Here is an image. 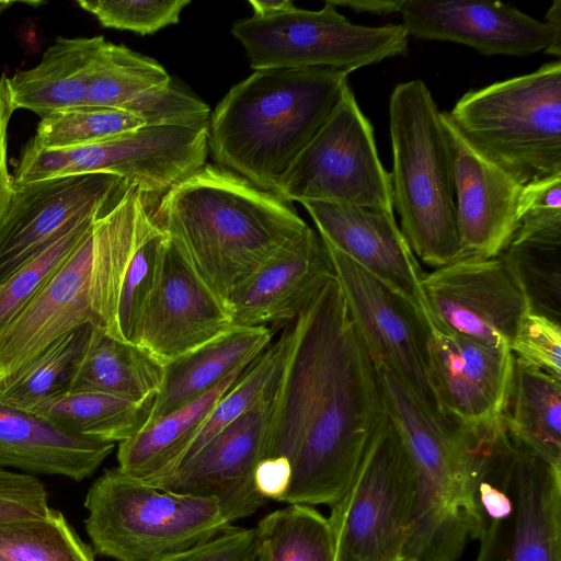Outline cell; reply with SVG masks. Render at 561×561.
<instances>
[{"instance_id":"obj_1","label":"cell","mask_w":561,"mask_h":561,"mask_svg":"<svg viewBox=\"0 0 561 561\" xmlns=\"http://www.w3.org/2000/svg\"><path fill=\"white\" fill-rule=\"evenodd\" d=\"M285 354L271 399L264 458L291 469L279 502L332 507L346 493L386 415L378 375L336 277L283 332Z\"/></svg>"},{"instance_id":"obj_2","label":"cell","mask_w":561,"mask_h":561,"mask_svg":"<svg viewBox=\"0 0 561 561\" xmlns=\"http://www.w3.org/2000/svg\"><path fill=\"white\" fill-rule=\"evenodd\" d=\"M152 217L226 306L240 284L309 227L291 203L208 163L165 192Z\"/></svg>"},{"instance_id":"obj_3","label":"cell","mask_w":561,"mask_h":561,"mask_svg":"<svg viewBox=\"0 0 561 561\" xmlns=\"http://www.w3.org/2000/svg\"><path fill=\"white\" fill-rule=\"evenodd\" d=\"M347 78L331 68L254 71L230 88L209 118L215 161L273 192L334 108Z\"/></svg>"},{"instance_id":"obj_4","label":"cell","mask_w":561,"mask_h":561,"mask_svg":"<svg viewBox=\"0 0 561 561\" xmlns=\"http://www.w3.org/2000/svg\"><path fill=\"white\" fill-rule=\"evenodd\" d=\"M150 211L127 184L28 305L0 331L2 380L56 337L90 324L117 337L124 276Z\"/></svg>"},{"instance_id":"obj_5","label":"cell","mask_w":561,"mask_h":561,"mask_svg":"<svg viewBox=\"0 0 561 561\" xmlns=\"http://www.w3.org/2000/svg\"><path fill=\"white\" fill-rule=\"evenodd\" d=\"M375 368L386 414L415 473L416 495L404 557L456 561L479 533L470 430L437 417L385 367Z\"/></svg>"},{"instance_id":"obj_6","label":"cell","mask_w":561,"mask_h":561,"mask_svg":"<svg viewBox=\"0 0 561 561\" xmlns=\"http://www.w3.org/2000/svg\"><path fill=\"white\" fill-rule=\"evenodd\" d=\"M472 472L476 561H561V468L499 422L476 434Z\"/></svg>"},{"instance_id":"obj_7","label":"cell","mask_w":561,"mask_h":561,"mask_svg":"<svg viewBox=\"0 0 561 561\" xmlns=\"http://www.w3.org/2000/svg\"><path fill=\"white\" fill-rule=\"evenodd\" d=\"M392 206L413 254L435 268L463 256L451 162L440 111L421 79L389 99Z\"/></svg>"},{"instance_id":"obj_8","label":"cell","mask_w":561,"mask_h":561,"mask_svg":"<svg viewBox=\"0 0 561 561\" xmlns=\"http://www.w3.org/2000/svg\"><path fill=\"white\" fill-rule=\"evenodd\" d=\"M84 506L94 551L115 561H168L231 526L215 499L154 488L118 467L91 484Z\"/></svg>"},{"instance_id":"obj_9","label":"cell","mask_w":561,"mask_h":561,"mask_svg":"<svg viewBox=\"0 0 561 561\" xmlns=\"http://www.w3.org/2000/svg\"><path fill=\"white\" fill-rule=\"evenodd\" d=\"M462 136L520 184L561 173V62L469 90L447 113Z\"/></svg>"},{"instance_id":"obj_10","label":"cell","mask_w":561,"mask_h":561,"mask_svg":"<svg viewBox=\"0 0 561 561\" xmlns=\"http://www.w3.org/2000/svg\"><path fill=\"white\" fill-rule=\"evenodd\" d=\"M249 4L253 14L236 21L231 33L254 71L331 68L350 75L409 50L402 24H355L329 0L316 11L289 0H249Z\"/></svg>"},{"instance_id":"obj_11","label":"cell","mask_w":561,"mask_h":561,"mask_svg":"<svg viewBox=\"0 0 561 561\" xmlns=\"http://www.w3.org/2000/svg\"><path fill=\"white\" fill-rule=\"evenodd\" d=\"M209 123L145 125L90 145L46 149L30 139L12 174L13 186L48 179L110 173L141 193L163 195L206 164Z\"/></svg>"},{"instance_id":"obj_12","label":"cell","mask_w":561,"mask_h":561,"mask_svg":"<svg viewBox=\"0 0 561 561\" xmlns=\"http://www.w3.org/2000/svg\"><path fill=\"white\" fill-rule=\"evenodd\" d=\"M415 473L386 414L344 496L331 507L336 561H402L410 539Z\"/></svg>"},{"instance_id":"obj_13","label":"cell","mask_w":561,"mask_h":561,"mask_svg":"<svg viewBox=\"0 0 561 561\" xmlns=\"http://www.w3.org/2000/svg\"><path fill=\"white\" fill-rule=\"evenodd\" d=\"M273 193L289 203L333 202L394 215L390 174L350 83Z\"/></svg>"},{"instance_id":"obj_14","label":"cell","mask_w":561,"mask_h":561,"mask_svg":"<svg viewBox=\"0 0 561 561\" xmlns=\"http://www.w3.org/2000/svg\"><path fill=\"white\" fill-rule=\"evenodd\" d=\"M323 243L351 320L374 365L385 367L430 412L446 421L431 379L430 320L403 295L341 251Z\"/></svg>"},{"instance_id":"obj_15","label":"cell","mask_w":561,"mask_h":561,"mask_svg":"<svg viewBox=\"0 0 561 561\" xmlns=\"http://www.w3.org/2000/svg\"><path fill=\"white\" fill-rule=\"evenodd\" d=\"M127 183L110 173L59 176L13 186L0 228V282L75 225L106 213Z\"/></svg>"},{"instance_id":"obj_16","label":"cell","mask_w":561,"mask_h":561,"mask_svg":"<svg viewBox=\"0 0 561 561\" xmlns=\"http://www.w3.org/2000/svg\"><path fill=\"white\" fill-rule=\"evenodd\" d=\"M422 287L433 322L477 340L510 344L529 312L525 294L502 254L463 255L425 274Z\"/></svg>"},{"instance_id":"obj_17","label":"cell","mask_w":561,"mask_h":561,"mask_svg":"<svg viewBox=\"0 0 561 561\" xmlns=\"http://www.w3.org/2000/svg\"><path fill=\"white\" fill-rule=\"evenodd\" d=\"M515 356L508 344L491 343L430 324L428 363L443 417L476 426L501 417Z\"/></svg>"},{"instance_id":"obj_18","label":"cell","mask_w":561,"mask_h":561,"mask_svg":"<svg viewBox=\"0 0 561 561\" xmlns=\"http://www.w3.org/2000/svg\"><path fill=\"white\" fill-rule=\"evenodd\" d=\"M399 13L416 39L453 42L486 56L561 55V34L499 1L402 0Z\"/></svg>"},{"instance_id":"obj_19","label":"cell","mask_w":561,"mask_h":561,"mask_svg":"<svg viewBox=\"0 0 561 561\" xmlns=\"http://www.w3.org/2000/svg\"><path fill=\"white\" fill-rule=\"evenodd\" d=\"M271 400L237 419L154 488L215 499L229 524L255 513L266 499L254 472L264 456Z\"/></svg>"},{"instance_id":"obj_20","label":"cell","mask_w":561,"mask_h":561,"mask_svg":"<svg viewBox=\"0 0 561 561\" xmlns=\"http://www.w3.org/2000/svg\"><path fill=\"white\" fill-rule=\"evenodd\" d=\"M448 145L457 227L465 255L494 257L518 227L523 184L476 149L440 112Z\"/></svg>"},{"instance_id":"obj_21","label":"cell","mask_w":561,"mask_h":561,"mask_svg":"<svg viewBox=\"0 0 561 561\" xmlns=\"http://www.w3.org/2000/svg\"><path fill=\"white\" fill-rule=\"evenodd\" d=\"M231 327L226 304L169 240L158 285L141 322L138 345L164 365Z\"/></svg>"},{"instance_id":"obj_22","label":"cell","mask_w":561,"mask_h":561,"mask_svg":"<svg viewBox=\"0 0 561 561\" xmlns=\"http://www.w3.org/2000/svg\"><path fill=\"white\" fill-rule=\"evenodd\" d=\"M300 204L311 216L323 242L403 295L433 322L422 287L425 273L394 215L333 202Z\"/></svg>"},{"instance_id":"obj_23","label":"cell","mask_w":561,"mask_h":561,"mask_svg":"<svg viewBox=\"0 0 561 561\" xmlns=\"http://www.w3.org/2000/svg\"><path fill=\"white\" fill-rule=\"evenodd\" d=\"M334 276L321 237L308 227L233 290L227 301L232 325L291 322Z\"/></svg>"},{"instance_id":"obj_24","label":"cell","mask_w":561,"mask_h":561,"mask_svg":"<svg viewBox=\"0 0 561 561\" xmlns=\"http://www.w3.org/2000/svg\"><path fill=\"white\" fill-rule=\"evenodd\" d=\"M115 444L71 435L26 411L0 403V468L26 474L91 477Z\"/></svg>"},{"instance_id":"obj_25","label":"cell","mask_w":561,"mask_h":561,"mask_svg":"<svg viewBox=\"0 0 561 561\" xmlns=\"http://www.w3.org/2000/svg\"><path fill=\"white\" fill-rule=\"evenodd\" d=\"M271 339L266 327L232 325L206 344L165 363L149 422L194 401L240 366L250 365Z\"/></svg>"},{"instance_id":"obj_26","label":"cell","mask_w":561,"mask_h":561,"mask_svg":"<svg viewBox=\"0 0 561 561\" xmlns=\"http://www.w3.org/2000/svg\"><path fill=\"white\" fill-rule=\"evenodd\" d=\"M250 365L240 366L208 392L149 422L133 437L119 443L118 468L148 483L172 473L216 403L241 378Z\"/></svg>"},{"instance_id":"obj_27","label":"cell","mask_w":561,"mask_h":561,"mask_svg":"<svg viewBox=\"0 0 561 561\" xmlns=\"http://www.w3.org/2000/svg\"><path fill=\"white\" fill-rule=\"evenodd\" d=\"M105 42L103 36L57 37L35 67L8 78L14 108L44 117L87 104L91 67Z\"/></svg>"},{"instance_id":"obj_28","label":"cell","mask_w":561,"mask_h":561,"mask_svg":"<svg viewBox=\"0 0 561 561\" xmlns=\"http://www.w3.org/2000/svg\"><path fill=\"white\" fill-rule=\"evenodd\" d=\"M162 378L163 364L145 348L92 327L72 367L67 389L144 402L156 397Z\"/></svg>"},{"instance_id":"obj_29","label":"cell","mask_w":561,"mask_h":561,"mask_svg":"<svg viewBox=\"0 0 561 561\" xmlns=\"http://www.w3.org/2000/svg\"><path fill=\"white\" fill-rule=\"evenodd\" d=\"M153 400L135 402L107 393L66 388L23 411L71 435L119 444L146 426Z\"/></svg>"},{"instance_id":"obj_30","label":"cell","mask_w":561,"mask_h":561,"mask_svg":"<svg viewBox=\"0 0 561 561\" xmlns=\"http://www.w3.org/2000/svg\"><path fill=\"white\" fill-rule=\"evenodd\" d=\"M501 416L513 436L561 468V379L515 357Z\"/></svg>"},{"instance_id":"obj_31","label":"cell","mask_w":561,"mask_h":561,"mask_svg":"<svg viewBox=\"0 0 561 561\" xmlns=\"http://www.w3.org/2000/svg\"><path fill=\"white\" fill-rule=\"evenodd\" d=\"M501 254L525 294L529 312L560 323L561 227L517 229Z\"/></svg>"},{"instance_id":"obj_32","label":"cell","mask_w":561,"mask_h":561,"mask_svg":"<svg viewBox=\"0 0 561 561\" xmlns=\"http://www.w3.org/2000/svg\"><path fill=\"white\" fill-rule=\"evenodd\" d=\"M257 561H336L329 517L305 504H288L259 520Z\"/></svg>"},{"instance_id":"obj_33","label":"cell","mask_w":561,"mask_h":561,"mask_svg":"<svg viewBox=\"0 0 561 561\" xmlns=\"http://www.w3.org/2000/svg\"><path fill=\"white\" fill-rule=\"evenodd\" d=\"M85 324L53 340L27 363L0 381V403L26 410L67 388L72 367L90 336Z\"/></svg>"},{"instance_id":"obj_34","label":"cell","mask_w":561,"mask_h":561,"mask_svg":"<svg viewBox=\"0 0 561 561\" xmlns=\"http://www.w3.org/2000/svg\"><path fill=\"white\" fill-rule=\"evenodd\" d=\"M171 84L154 59L105 42L90 71L87 104L122 108L139 95Z\"/></svg>"},{"instance_id":"obj_35","label":"cell","mask_w":561,"mask_h":561,"mask_svg":"<svg viewBox=\"0 0 561 561\" xmlns=\"http://www.w3.org/2000/svg\"><path fill=\"white\" fill-rule=\"evenodd\" d=\"M284 354L285 340L282 334L255 358L241 378L219 399L173 472L227 425L272 399L282 371Z\"/></svg>"},{"instance_id":"obj_36","label":"cell","mask_w":561,"mask_h":561,"mask_svg":"<svg viewBox=\"0 0 561 561\" xmlns=\"http://www.w3.org/2000/svg\"><path fill=\"white\" fill-rule=\"evenodd\" d=\"M169 239L154 221L146 219L122 284L117 309V337L139 344L141 322L158 285Z\"/></svg>"},{"instance_id":"obj_37","label":"cell","mask_w":561,"mask_h":561,"mask_svg":"<svg viewBox=\"0 0 561 561\" xmlns=\"http://www.w3.org/2000/svg\"><path fill=\"white\" fill-rule=\"evenodd\" d=\"M0 561H94L88 547L55 510L44 517L0 523Z\"/></svg>"},{"instance_id":"obj_38","label":"cell","mask_w":561,"mask_h":561,"mask_svg":"<svg viewBox=\"0 0 561 561\" xmlns=\"http://www.w3.org/2000/svg\"><path fill=\"white\" fill-rule=\"evenodd\" d=\"M145 126L130 112L83 104L53 112L42 117L31 138L46 149H65L102 141Z\"/></svg>"},{"instance_id":"obj_39","label":"cell","mask_w":561,"mask_h":561,"mask_svg":"<svg viewBox=\"0 0 561 561\" xmlns=\"http://www.w3.org/2000/svg\"><path fill=\"white\" fill-rule=\"evenodd\" d=\"M102 216V215H101ZM100 217V216H99ZM83 220L0 282V331L41 291L99 218Z\"/></svg>"},{"instance_id":"obj_40","label":"cell","mask_w":561,"mask_h":561,"mask_svg":"<svg viewBox=\"0 0 561 561\" xmlns=\"http://www.w3.org/2000/svg\"><path fill=\"white\" fill-rule=\"evenodd\" d=\"M190 3V0L78 1L102 26L140 35L154 34L179 23L181 12Z\"/></svg>"},{"instance_id":"obj_41","label":"cell","mask_w":561,"mask_h":561,"mask_svg":"<svg viewBox=\"0 0 561 561\" xmlns=\"http://www.w3.org/2000/svg\"><path fill=\"white\" fill-rule=\"evenodd\" d=\"M145 125L194 126L209 123V106L171 84L152 89L125 104Z\"/></svg>"},{"instance_id":"obj_42","label":"cell","mask_w":561,"mask_h":561,"mask_svg":"<svg viewBox=\"0 0 561 561\" xmlns=\"http://www.w3.org/2000/svg\"><path fill=\"white\" fill-rule=\"evenodd\" d=\"M513 355L561 379V325L527 312L508 344Z\"/></svg>"},{"instance_id":"obj_43","label":"cell","mask_w":561,"mask_h":561,"mask_svg":"<svg viewBox=\"0 0 561 561\" xmlns=\"http://www.w3.org/2000/svg\"><path fill=\"white\" fill-rule=\"evenodd\" d=\"M50 510L41 480L0 468V523L44 517Z\"/></svg>"},{"instance_id":"obj_44","label":"cell","mask_w":561,"mask_h":561,"mask_svg":"<svg viewBox=\"0 0 561 561\" xmlns=\"http://www.w3.org/2000/svg\"><path fill=\"white\" fill-rule=\"evenodd\" d=\"M556 227H561V173L525 184L518 203L517 229Z\"/></svg>"},{"instance_id":"obj_45","label":"cell","mask_w":561,"mask_h":561,"mask_svg":"<svg viewBox=\"0 0 561 561\" xmlns=\"http://www.w3.org/2000/svg\"><path fill=\"white\" fill-rule=\"evenodd\" d=\"M255 528L230 526L213 539L168 561H257Z\"/></svg>"},{"instance_id":"obj_46","label":"cell","mask_w":561,"mask_h":561,"mask_svg":"<svg viewBox=\"0 0 561 561\" xmlns=\"http://www.w3.org/2000/svg\"><path fill=\"white\" fill-rule=\"evenodd\" d=\"M15 111L8 84V77H0V228L13 193V179L9 172L8 129Z\"/></svg>"},{"instance_id":"obj_47","label":"cell","mask_w":561,"mask_h":561,"mask_svg":"<svg viewBox=\"0 0 561 561\" xmlns=\"http://www.w3.org/2000/svg\"><path fill=\"white\" fill-rule=\"evenodd\" d=\"M291 477L289 462L284 458H264L256 466L254 482L265 499L279 501L286 493Z\"/></svg>"},{"instance_id":"obj_48","label":"cell","mask_w":561,"mask_h":561,"mask_svg":"<svg viewBox=\"0 0 561 561\" xmlns=\"http://www.w3.org/2000/svg\"><path fill=\"white\" fill-rule=\"evenodd\" d=\"M333 5L346 7L355 12H365L380 16L399 13L402 0H329Z\"/></svg>"},{"instance_id":"obj_49","label":"cell","mask_w":561,"mask_h":561,"mask_svg":"<svg viewBox=\"0 0 561 561\" xmlns=\"http://www.w3.org/2000/svg\"><path fill=\"white\" fill-rule=\"evenodd\" d=\"M15 2H11V1H0V12L3 11V10H7L8 8H10L12 4H14Z\"/></svg>"},{"instance_id":"obj_50","label":"cell","mask_w":561,"mask_h":561,"mask_svg":"<svg viewBox=\"0 0 561 561\" xmlns=\"http://www.w3.org/2000/svg\"><path fill=\"white\" fill-rule=\"evenodd\" d=\"M402 561H415V560H414V559L407 558V559H403Z\"/></svg>"},{"instance_id":"obj_51","label":"cell","mask_w":561,"mask_h":561,"mask_svg":"<svg viewBox=\"0 0 561 561\" xmlns=\"http://www.w3.org/2000/svg\"><path fill=\"white\" fill-rule=\"evenodd\" d=\"M1 380H2V375H1V373H0V381H1Z\"/></svg>"}]
</instances>
